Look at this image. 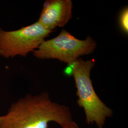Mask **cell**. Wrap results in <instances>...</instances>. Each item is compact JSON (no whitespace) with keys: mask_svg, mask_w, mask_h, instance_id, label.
Masks as SVG:
<instances>
[{"mask_svg":"<svg viewBox=\"0 0 128 128\" xmlns=\"http://www.w3.org/2000/svg\"><path fill=\"white\" fill-rule=\"evenodd\" d=\"M73 121L70 108L51 101L49 94H27L10 105L0 128H48L50 122L63 128Z\"/></svg>","mask_w":128,"mask_h":128,"instance_id":"obj_1","label":"cell"},{"mask_svg":"<svg viewBox=\"0 0 128 128\" xmlns=\"http://www.w3.org/2000/svg\"><path fill=\"white\" fill-rule=\"evenodd\" d=\"M95 64L94 59L84 60L79 58L68 64L64 72L73 76L78 98L77 103L84 110L87 124H95L98 128H103L107 118L112 116L113 111L101 100L93 86L90 73Z\"/></svg>","mask_w":128,"mask_h":128,"instance_id":"obj_2","label":"cell"},{"mask_svg":"<svg viewBox=\"0 0 128 128\" xmlns=\"http://www.w3.org/2000/svg\"><path fill=\"white\" fill-rule=\"evenodd\" d=\"M96 47V41L91 36L79 40L63 29L56 37L45 40L33 54L37 59H55L70 64L80 56L93 53Z\"/></svg>","mask_w":128,"mask_h":128,"instance_id":"obj_3","label":"cell"},{"mask_svg":"<svg viewBox=\"0 0 128 128\" xmlns=\"http://www.w3.org/2000/svg\"><path fill=\"white\" fill-rule=\"evenodd\" d=\"M52 32L38 22L14 30L0 28V56L5 58L25 57L36 50Z\"/></svg>","mask_w":128,"mask_h":128,"instance_id":"obj_4","label":"cell"},{"mask_svg":"<svg viewBox=\"0 0 128 128\" xmlns=\"http://www.w3.org/2000/svg\"><path fill=\"white\" fill-rule=\"evenodd\" d=\"M72 9L71 0H46L37 22L53 32L57 27H64L72 18Z\"/></svg>","mask_w":128,"mask_h":128,"instance_id":"obj_5","label":"cell"},{"mask_svg":"<svg viewBox=\"0 0 128 128\" xmlns=\"http://www.w3.org/2000/svg\"><path fill=\"white\" fill-rule=\"evenodd\" d=\"M128 9L125 7L121 12L119 16V24L122 30L126 34L128 33Z\"/></svg>","mask_w":128,"mask_h":128,"instance_id":"obj_6","label":"cell"},{"mask_svg":"<svg viewBox=\"0 0 128 128\" xmlns=\"http://www.w3.org/2000/svg\"><path fill=\"white\" fill-rule=\"evenodd\" d=\"M63 128H80V127L78 125V124L73 120Z\"/></svg>","mask_w":128,"mask_h":128,"instance_id":"obj_7","label":"cell"},{"mask_svg":"<svg viewBox=\"0 0 128 128\" xmlns=\"http://www.w3.org/2000/svg\"><path fill=\"white\" fill-rule=\"evenodd\" d=\"M2 116H0V124L1 122H2Z\"/></svg>","mask_w":128,"mask_h":128,"instance_id":"obj_8","label":"cell"}]
</instances>
